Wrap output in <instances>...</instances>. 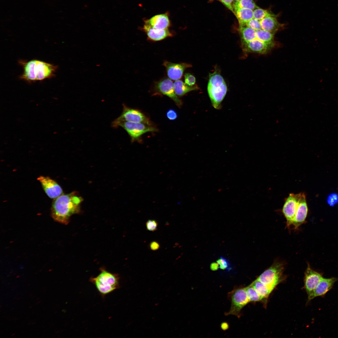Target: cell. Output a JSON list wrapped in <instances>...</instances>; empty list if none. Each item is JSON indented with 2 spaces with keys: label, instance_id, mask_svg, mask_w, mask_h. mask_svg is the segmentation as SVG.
I'll return each instance as SVG.
<instances>
[{
  "label": "cell",
  "instance_id": "4fadbf2b",
  "mask_svg": "<svg viewBox=\"0 0 338 338\" xmlns=\"http://www.w3.org/2000/svg\"><path fill=\"white\" fill-rule=\"evenodd\" d=\"M308 212L306 195L304 192H301L298 206L292 226L294 229L305 222Z\"/></svg>",
  "mask_w": 338,
  "mask_h": 338
},
{
  "label": "cell",
  "instance_id": "d590c367",
  "mask_svg": "<svg viewBox=\"0 0 338 338\" xmlns=\"http://www.w3.org/2000/svg\"><path fill=\"white\" fill-rule=\"evenodd\" d=\"M219 268V265L217 263H213L210 265V269L213 271L217 270Z\"/></svg>",
  "mask_w": 338,
  "mask_h": 338
},
{
  "label": "cell",
  "instance_id": "83f0119b",
  "mask_svg": "<svg viewBox=\"0 0 338 338\" xmlns=\"http://www.w3.org/2000/svg\"><path fill=\"white\" fill-rule=\"evenodd\" d=\"M245 26L256 31L262 29L260 21L254 18L247 22L245 24Z\"/></svg>",
  "mask_w": 338,
  "mask_h": 338
},
{
  "label": "cell",
  "instance_id": "7402d4cb",
  "mask_svg": "<svg viewBox=\"0 0 338 338\" xmlns=\"http://www.w3.org/2000/svg\"><path fill=\"white\" fill-rule=\"evenodd\" d=\"M239 30L242 44L248 43L256 38V31L251 28L246 26H240Z\"/></svg>",
  "mask_w": 338,
  "mask_h": 338
},
{
  "label": "cell",
  "instance_id": "6da1fadb",
  "mask_svg": "<svg viewBox=\"0 0 338 338\" xmlns=\"http://www.w3.org/2000/svg\"><path fill=\"white\" fill-rule=\"evenodd\" d=\"M82 201V198L75 192L62 194L52 202L51 214L53 218L57 222L67 224L70 217L79 211Z\"/></svg>",
  "mask_w": 338,
  "mask_h": 338
},
{
  "label": "cell",
  "instance_id": "d4e9b609",
  "mask_svg": "<svg viewBox=\"0 0 338 338\" xmlns=\"http://www.w3.org/2000/svg\"><path fill=\"white\" fill-rule=\"evenodd\" d=\"M245 289L250 302H261L265 305L267 303V300L260 296L251 284L245 287Z\"/></svg>",
  "mask_w": 338,
  "mask_h": 338
},
{
  "label": "cell",
  "instance_id": "52a82bcc",
  "mask_svg": "<svg viewBox=\"0 0 338 338\" xmlns=\"http://www.w3.org/2000/svg\"><path fill=\"white\" fill-rule=\"evenodd\" d=\"M228 297L231 301L230 310L225 313L226 316L233 315L239 318L242 309L250 302L246 293L245 287H235L228 293Z\"/></svg>",
  "mask_w": 338,
  "mask_h": 338
},
{
  "label": "cell",
  "instance_id": "1f68e13d",
  "mask_svg": "<svg viewBox=\"0 0 338 338\" xmlns=\"http://www.w3.org/2000/svg\"><path fill=\"white\" fill-rule=\"evenodd\" d=\"M158 226L157 221L154 220H149L146 223V226L147 230L154 231L156 230Z\"/></svg>",
  "mask_w": 338,
  "mask_h": 338
},
{
  "label": "cell",
  "instance_id": "484cf974",
  "mask_svg": "<svg viewBox=\"0 0 338 338\" xmlns=\"http://www.w3.org/2000/svg\"><path fill=\"white\" fill-rule=\"evenodd\" d=\"M259 8L253 0H240L233 4V10L238 8H245L254 10Z\"/></svg>",
  "mask_w": 338,
  "mask_h": 338
},
{
  "label": "cell",
  "instance_id": "5b68a950",
  "mask_svg": "<svg viewBox=\"0 0 338 338\" xmlns=\"http://www.w3.org/2000/svg\"><path fill=\"white\" fill-rule=\"evenodd\" d=\"M114 127L121 126L123 128L130 136L132 142L140 141L141 136L148 132H155L157 128L154 125H148L142 123L114 120L112 123Z\"/></svg>",
  "mask_w": 338,
  "mask_h": 338
},
{
  "label": "cell",
  "instance_id": "30bf717a",
  "mask_svg": "<svg viewBox=\"0 0 338 338\" xmlns=\"http://www.w3.org/2000/svg\"><path fill=\"white\" fill-rule=\"evenodd\" d=\"M323 277L322 274L313 270L308 264L304 277V288L308 295V302L311 300L314 290Z\"/></svg>",
  "mask_w": 338,
  "mask_h": 338
},
{
  "label": "cell",
  "instance_id": "f1b7e54d",
  "mask_svg": "<svg viewBox=\"0 0 338 338\" xmlns=\"http://www.w3.org/2000/svg\"><path fill=\"white\" fill-rule=\"evenodd\" d=\"M327 202L330 206H334L338 203V194L335 193H330L328 196Z\"/></svg>",
  "mask_w": 338,
  "mask_h": 338
},
{
  "label": "cell",
  "instance_id": "ffe728a7",
  "mask_svg": "<svg viewBox=\"0 0 338 338\" xmlns=\"http://www.w3.org/2000/svg\"><path fill=\"white\" fill-rule=\"evenodd\" d=\"M262 29L275 33L280 27L279 23L274 15L267 16L260 21Z\"/></svg>",
  "mask_w": 338,
  "mask_h": 338
},
{
  "label": "cell",
  "instance_id": "836d02e7",
  "mask_svg": "<svg viewBox=\"0 0 338 338\" xmlns=\"http://www.w3.org/2000/svg\"><path fill=\"white\" fill-rule=\"evenodd\" d=\"M233 13V0H218Z\"/></svg>",
  "mask_w": 338,
  "mask_h": 338
},
{
  "label": "cell",
  "instance_id": "4dcf8cb0",
  "mask_svg": "<svg viewBox=\"0 0 338 338\" xmlns=\"http://www.w3.org/2000/svg\"><path fill=\"white\" fill-rule=\"evenodd\" d=\"M185 83L190 86H193L195 85L196 82V79L195 77L189 73H186L184 75Z\"/></svg>",
  "mask_w": 338,
  "mask_h": 338
},
{
  "label": "cell",
  "instance_id": "9c48e42d",
  "mask_svg": "<svg viewBox=\"0 0 338 338\" xmlns=\"http://www.w3.org/2000/svg\"><path fill=\"white\" fill-rule=\"evenodd\" d=\"M115 120L142 123L148 125H153L149 118L141 111L129 107L124 104L123 105L122 113Z\"/></svg>",
  "mask_w": 338,
  "mask_h": 338
},
{
  "label": "cell",
  "instance_id": "5bb4252c",
  "mask_svg": "<svg viewBox=\"0 0 338 338\" xmlns=\"http://www.w3.org/2000/svg\"><path fill=\"white\" fill-rule=\"evenodd\" d=\"M163 65L166 68L169 79L175 81L180 79L185 70L191 66L190 64L186 63H174L167 61H164Z\"/></svg>",
  "mask_w": 338,
  "mask_h": 338
},
{
  "label": "cell",
  "instance_id": "9a60e30c",
  "mask_svg": "<svg viewBox=\"0 0 338 338\" xmlns=\"http://www.w3.org/2000/svg\"><path fill=\"white\" fill-rule=\"evenodd\" d=\"M246 52L264 54L269 52L274 47L268 45L256 38L248 43L242 44Z\"/></svg>",
  "mask_w": 338,
  "mask_h": 338
},
{
  "label": "cell",
  "instance_id": "8992f818",
  "mask_svg": "<svg viewBox=\"0 0 338 338\" xmlns=\"http://www.w3.org/2000/svg\"><path fill=\"white\" fill-rule=\"evenodd\" d=\"M284 269V266L282 263L275 262L257 279L272 292L276 286L283 280Z\"/></svg>",
  "mask_w": 338,
  "mask_h": 338
},
{
  "label": "cell",
  "instance_id": "7a4b0ae2",
  "mask_svg": "<svg viewBox=\"0 0 338 338\" xmlns=\"http://www.w3.org/2000/svg\"><path fill=\"white\" fill-rule=\"evenodd\" d=\"M18 63L23 70L20 79L28 82L52 78L55 76L58 68L57 65L36 59L20 60Z\"/></svg>",
  "mask_w": 338,
  "mask_h": 338
},
{
  "label": "cell",
  "instance_id": "44dd1931",
  "mask_svg": "<svg viewBox=\"0 0 338 338\" xmlns=\"http://www.w3.org/2000/svg\"><path fill=\"white\" fill-rule=\"evenodd\" d=\"M174 87L176 94L179 96H182L188 92L198 89L196 85L190 86L180 80H177L174 82Z\"/></svg>",
  "mask_w": 338,
  "mask_h": 338
},
{
  "label": "cell",
  "instance_id": "7c38bea8",
  "mask_svg": "<svg viewBox=\"0 0 338 338\" xmlns=\"http://www.w3.org/2000/svg\"><path fill=\"white\" fill-rule=\"evenodd\" d=\"M156 88L160 93L171 99L178 107L182 106V102L175 93L174 83L171 79L166 78L160 81L156 84Z\"/></svg>",
  "mask_w": 338,
  "mask_h": 338
},
{
  "label": "cell",
  "instance_id": "3957f363",
  "mask_svg": "<svg viewBox=\"0 0 338 338\" xmlns=\"http://www.w3.org/2000/svg\"><path fill=\"white\" fill-rule=\"evenodd\" d=\"M207 88L213 106L216 109H220L227 91V86L223 77L218 73L210 74Z\"/></svg>",
  "mask_w": 338,
  "mask_h": 338
},
{
  "label": "cell",
  "instance_id": "4316f807",
  "mask_svg": "<svg viewBox=\"0 0 338 338\" xmlns=\"http://www.w3.org/2000/svg\"><path fill=\"white\" fill-rule=\"evenodd\" d=\"M253 18L260 21L264 18L269 16L273 15L267 10L259 8H256L253 11Z\"/></svg>",
  "mask_w": 338,
  "mask_h": 338
},
{
  "label": "cell",
  "instance_id": "d6986e66",
  "mask_svg": "<svg viewBox=\"0 0 338 338\" xmlns=\"http://www.w3.org/2000/svg\"><path fill=\"white\" fill-rule=\"evenodd\" d=\"M240 26H245L246 23L253 18V11L245 8H238L233 10Z\"/></svg>",
  "mask_w": 338,
  "mask_h": 338
},
{
  "label": "cell",
  "instance_id": "2e32d148",
  "mask_svg": "<svg viewBox=\"0 0 338 338\" xmlns=\"http://www.w3.org/2000/svg\"><path fill=\"white\" fill-rule=\"evenodd\" d=\"M338 280V278H324L320 280L316 287L311 300L317 297H324L333 288L335 282Z\"/></svg>",
  "mask_w": 338,
  "mask_h": 338
},
{
  "label": "cell",
  "instance_id": "603a6c76",
  "mask_svg": "<svg viewBox=\"0 0 338 338\" xmlns=\"http://www.w3.org/2000/svg\"><path fill=\"white\" fill-rule=\"evenodd\" d=\"M274 33L261 29L256 31V38L268 45L274 47Z\"/></svg>",
  "mask_w": 338,
  "mask_h": 338
},
{
  "label": "cell",
  "instance_id": "e0dca14e",
  "mask_svg": "<svg viewBox=\"0 0 338 338\" xmlns=\"http://www.w3.org/2000/svg\"><path fill=\"white\" fill-rule=\"evenodd\" d=\"M143 29L146 33L148 39L155 41L162 40L173 36L168 29H158L154 28L149 24L145 23Z\"/></svg>",
  "mask_w": 338,
  "mask_h": 338
},
{
  "label": "cell",
  "instance_id": "d6a6232c",
  "mask_svg": "<svg viewBox=\"0 0 338 338\" xmlns=\"http://www.w3.org/2000/svg\"><path fill=\"white\" fill-rule=\"evenodd\" d=\"M167 118L170 120H174L177 117V115L176 111L173 110H169L166 113Z\"/></svg>",
  "mask_w": 338,
  "mask_h": 338
},
{
  "label": "cell",
  "instance_id": "277c9868",
  "mask_svg": "<svg viewBox=\"0 0 338 338\" xmlns=\"http://www.w3.org/2000/svg\"><path fill=\"white\" fill-rule=\"evenodd\" d=\"M90 281L99 292L105 295L112 292L119 286V277L115 274L102 269L96 277L90 278Z\"/></svg>",
  "mask_w": 338,
  "mask_h": 338
},
{
  "label": "cell",
  "instance_id": "74e56055",
  "mask_svg": "<svg viewBox=\"0 0 338 338\" xmlns=\"http://www.w3.org/2000/svg\"><path fill=\"white\" fill-rule=\"evenodd\" d=\"M234 0L236 1H239V0Z\"/></svg>",
  "mask_w": 338,
  "mask_h": 338
},
{
  "label": "cell",
  "instance_id": "cb8c5ba5",
  "mask_svg": "<svg viewBox=\"0 0 338 338\" xmlns=\"http://www.w3.org/2000/svg\"><path fill=\"white\" fill-rule=\"evenodd\" d=\"M250 284L259 294L265 299H268L271 292L266 286L257 279Z\"/></svg>",
  "mask_w": 338,
  "mask_h": 338
},
{
  "label": "cell",
  "instance_id": "e575fe53",
  "mask_svg": "<svg viewBox=\"0 0 338 338\" xmlns=\"http://www.w3.org/2000/svg\"><path fill=\"white\" fill-rule=\"evenodd\" d=\"M149 246L151 249L153 251L158 250L160 247L159 244L155 241L151 242Z\"/></svg>",
  "mask_w": 338,
  "mask_h": 338
},
{
  "label": "cell",
  "instance_id": "8fae6325",
  "mask_svg": "<svg viewBox=\"0 0 338 338\" xmlns=\"http://www.w3.org/2000/svg\"><path fill=\"white\" fill-rule=\"evenodd\" d=\"M37 180L40 183L47 195L50 198L54 199L63 194L60 186L50 177L40 176Z\"/></svg>",
  "mask_w": 338,
  "mask_h": 338
},
{
  "label": "cell",
  "instance_id": "8d00e7d4",
  "mask_svg": "<svg viewBox=\"0 0 338 338\" xmlns=\"http://www.w3.org/2000/svg\"><path fill=\"white\" fill-rule=\"evenodd\" d=\"M221 328L223 330H226L229 328V325L227 322H223L221 325Z\"/></svg>",
  "mask_w": 338,
  "mask_h": 338
},
{
  "label": "cell",
  "instance_id": "ba28073f",
  "mask_svg": "<svg viewBox=\"0 0 338 338\" xmlns=\"http://www.w3.org/2000/svg\"><path fill=\"white\" fill-rule=\"evenodd\" d=\"M301 193H290L285 200L282 208V213L286 219V227L290 228L297 211Z\"/></svg>",
  "mask_w": 338,
  "mask_h": 338
},
{
  "label": "cell",
  "instance_id": "f546056e",
  "mask_svg": "<svg viewBox=\"0 0 338 338\" xmlns=\"http://www.w3.org/2000/svg\"><path fill=\"white\" fill-rule=\"evenodd\" d=\"M217 263L218 264L219 268L222 269H230V265L228 260L223 257H221L217 261Z\"/></svg>",
  "mask_w": 338,
  "mask_h": 338
},
{
  "label": "cell",
  "instance_id": "ac0fdd59",
  "mask_svg": "<svg viewBox=\"0 0 338 338\" xmlns=\"http://www.w3.org/2000/svg\"><path fill=\"white\" fill-rule=\"evenodd\" d=\"M145 23L158 29H168L170 25V22L166 13L159 14L154 16L146 20Z\"/></svg>",
  "mask_w": 338,
  "mask_h": 338
}]
</instances>
